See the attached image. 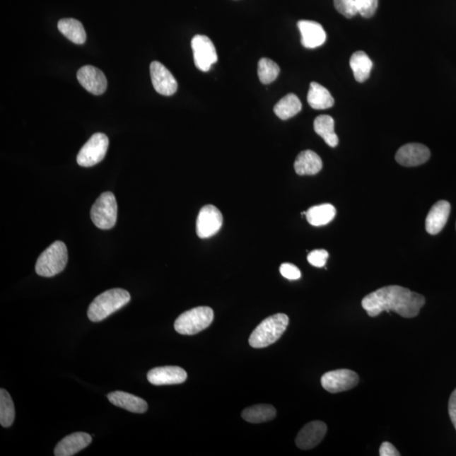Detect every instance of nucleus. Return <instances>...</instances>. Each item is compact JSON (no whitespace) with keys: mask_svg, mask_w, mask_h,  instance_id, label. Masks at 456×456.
I'll list each match as a JSON object with an SVG mask.
<instances>
[{"mask_svg":"<svg viewBox=\"0 0 456 456\" xmlns=\"http://www.w3.org/2000/svg\"><path fill=\"white\" fill-rule=\"evenodd\" d=\"M425 302L423 295L393 285L367 295L363 299L362 306L370 317H376L385 311H394L403 318L411 319L419 315Z\"/></svg>","mask_w":456,"mask_h":456,"instance_id":"1","label":"nucleus"},{"mask_svg":"<svg viewBox=\"0 0 456 456\" xmlns=\"http://www.w3.org/2000/svg\"><path fill=\"white\" fill-rule=\"evenodd\" d=\"M131 297L127 291L115 288L100 294L90 304L88 315L93 322H100L127 304Z\"/></svg>","mask_w":456,"mask_h":456,"instance_id":"2","label":"nucleus"},{"mask_svg":"<svg viewBox=\"0 0 456 456\" xmlns=\"http://www.w3.org/2000/svg\"><path fill=\"white\" fill-rule=\"evenodd\" d=\"M288 324V316L285 314L268 317L252 332L249 340L250 345L254 349H264L272 345L284 334Z\"/></svg>","mask_w":456,"mask_h":456,"instance_id":"3","label":"nucleus"},{"mask_svg":"<svg viewBox=\"0 0 456 456\" xmlns=\"http://www.w3.org/2000/svg\"><path fill=\"white\" fill-rule=\"evenodd\" d=\"M67 262L66 245L63 242L56 241L39 256L36 272L41 276L53 277L64 271Z\"/></svg>","mask_w":456,"mask_h":456,"instance_id":"4","label":"nucleus"},{"mask_svg":"<svg viewBox=\"0 0 456 456\" xmlns=\"http://www.w3.org/2000/svg\"><path fill=\"white\" fill-rule=\"evenodd\" d=\"M214 320V312L209 307H197L182 312L175 323V331L192 336L209 327Z\"/></svg>","mask_w":456,"mask_h":456,"instance_id":"5","label":"nucleus"},{"mask_svg":"<svg viewBox=\"0 0 456 456\" xmlns=\"http://www.w3.org/2000/svg\"><path fill=\"white\" fill-rule=\"evenodd\" d=\"M118 217V205L115 194L105 192L100 195L90 210V218L95 227L107 230L115 227Z\"/></svg>","mask_w":456,"mask_h":456,"instance_id":"6","label":"nucleus"},{"mask_svg":"<svg viewBox=\"0 0 456 456\" xmlns=\"http://www.w3.org/2000/svg\"><path fill=\"white\" fill-rule=\"evenodd\" d=\"M110 141L106 134H94L82 146L77 156V163L81 167H93L105 158Z\"/></svg>","mask_w":456,"mask_h":456,"instance_id":"7","label":"nucleus"},{"mask_svg":"<svg viewBox=\"0 0 456 456\" xmlns=\"http://www.w3.org/2000/svg\"><path fill=\"white\" fill-rule=\"evenodd\" d=\"M359 376L350 369H337L325 373L321 378V385L328 392L336 394L346 392L357 386Z\"/></svg>","mask_w":456,"mask_h":456,"instance_id":"8","label":"nucleus"},{"mask_svg":"<svg viewBox=\"0 0 456 456\" xmlns=\"http://www.w3.org/2000/svg\"><path fill=\"white\" fill-rule=\"evenodd\" d=\"M191 47L193 49L195 66L201 71H209L211 65L218 59L214 43L206 36L197 35L191 41Z\"/></svg>","mask_w":456,"mask_h":456,"instance_id":"9","label":"nucleus"},{"mask_svg":"<svg viewBox=\"0 0 456 456\" xmlns=\"http://www.w3.org/2000/svg\"><path fill=\"white\" fill-rule=\"evenodd\" d=\"M221 212L212 205L202 208L197 221V233L199 238H208L216 235L223 226Z\"/></svg>","mask_w":456,"mask_h":456,"instance_id":"10","label":"nucleus"},{"mask_svg":"<svg viewBox=\"0 0 456 456\" xmlns=\"http://www.w3.org/2000/svg\"><path fill=\"white\" fill-rule=\"evenodd\" d=\"M334 6L346 18H353L358 14L370 18L375 14L379 0H334Z\"/></svg>","mask_w":456,"mask_h":456,"instance_id":"11","label":"nucleus"},{"mask_svg":"<svg viewBox=\"0 0 456 456\" xmlns=\"http://www.w3.org/2000/svg\"><path fill=\"white\" fill-rule=\"evenodd\" d=\"M150 72L152 85L156 93L167 97L176 93L177 82L163 64L154 61L151 64Z\"/></svg>","mask_w":456,"mask_h":456,"instance_id":"12","label":"nucleus"},{"mask_svg":"<svg viewBox=\"0 0 456 456\" xmlns=\"http://www.w3.org/2000/svg\"><path fill=\"white\" fill-rule=\"evenodd\" d=\"M77 79L83 88L93 95L105 93L107 81L105 75L99 69L86 65L77 72Z\"/></svg>","mask_w":456,"mask_h":456,"instance_id":"13","label":"nucleus"},{"mask_svg":"<svg viewBox=\"0 0 456 456\" xmlns=\"http://www.w3.org/2000/svg\"><path fill=\"white\" fill-rule=\"evenodd\" d=\"M430 155L431 153L427 146L419 143H410L398 150L395 160L402 166L416 167L427 163Z\"/></svg>","mask_w":456,"mask_h":456,"instance_id":"14","label":"nucleus"},{"mask_svg":"<svg viewBox=\"0 0 456 456\" xmlns=\"http://www.w3.org/2000/svg\"><path fill=\"white\" fill-rule=\"evenodd\" d=\"M327 432V426L321 421H314L306 424L299 431L296 445L299 449L308 450L315 448L324 440Z\"/></svg>","mask_w":456,"mask_h":456,"instance_id":"15","label":"nucleus"},{"mask_svg":"<svg viewBox=\"0 0 456 456\" xmlns=\"http://www.w3.org/2000/svg\"><path fill=\"white\" fill-rule=\"evenodd\" d=\"M188 378L184 368L177 366L158 367L147 373V380L153 385H179Z\"/></svg>","mask_w":456,"mask_h":456,"instance_id":"16","label":"nucleus"},{"mask_svg":"<svg viewBox=\"0 0 456 456\" xmlns=\"http://www.w3.org/2000/svg\"><path fill=\"white\" fill-rule=\"evenodd\" d=\"M298 28L301 33L302 45L306 49H316L327 41V33L320 23L312 21H300Z\"/></svg>","mask_w":456,"mask_h":456,"instance_id":"17","label":"nucleus"},{"mask_svg":"<svg viewBox=\"0 0 456 456\" xmlns=\"http://www.w3.org/2000/svg\"><path fill=\"white\" fill-rule=\"evenodd\" d=\"M450 209V204L448 201H438L430 209L426 218V231L431 235H436L440 233L449 219Z\"/></svg>","mask_w":456,"mask_h":456,"instance_id":"18","label":"nucleus"},{"mask_svg":"<svg viewBox=\"0 0 456 456\" xmlns=\"http://www.w3.org/2000/svg\"><path fill=\"white\" fill-rule=\"evenodd\" d=\"M91 441L93 440L88 433H74L58 443L55 447L54 455L56 456H72L86 448Z\"/></svg>","mask_w":456,"mask_h":456,"instance_id":"19","label":"nucleus"},{"mask_svg":"<svg viewBox=\"0 0 456 456\" xmlns=\"http://www.w3.org/2000/svg\"><path fill=\"white\" fill-rule=\"evenodd\" d=\"M107 398L115 406L134 414H144L148 409V404L145 399L127 392H111L107 394Z\"/></svg>","mask_w":456,"mask_h":456,"instance_id":"20","label":"nucleus"},{"mask_svg":"<svg viewBox=\"0 0 456 456\" xmlns=\"http://www.w3.org/2000/svg\"><path fill=\"white\" fill-rule=\"evenodd\" d=\"M322 168L323 163L320 156L310 150L300 152L294 163L295 172L300 176L315 175Z\"/></svg>","mask_w":456,"mask_h":456,"instance_id":"21","label":"nucleus"},{"mask_svg":"<svg viewBox=\"0 0 456 456\" xmlns=\"http://www.w3.org/2000/svg\"><path fill=\"white\" fill-rule=\"evenodd\" d=\"M308 103L317 110H327L334 105V98L329 91L317 82H312L308 93Z\"/></svg>","mask_w":456,"mask_h":456,"instance_id":"22","label":"nucleus"},{"mask_svg":"<svg viewBox=\"0 0 456 456\" xmlns=\"http://www.w3.org/2000/svg\"><path fill=\"white\" fill-rule=\"evenodd\" d=\"M276 416V408L267 404L247 407L242 412V418L251 423H267L275 419Z\"/></svg>","mask_w":456,"mask_h":456,"instance_id":"23","label":"nucleus"},{"mask_svg":"<svg viewBox=\"0 0 456 456\" xmlns=\"http://www.w3.org/2000/svg\"><path fill=\"white\" fill-rule=\"evenodd\" d=\"M350 66L353 69L355 80L363 83L370 76L373 62L363 51H357L351 55Z\"/></svg>","mask_w":456,"mask_h":456,"instance_id":"24","label":"nucleus"},{"mask_svg":"<svg viewBox=\"0 0 456 456\" xmlns=\"http://www.w3.org/2000/svg\"><path fill=\"white\" fill-rule=\"evenodd\" d=\"M59 32L76 45H83L86 41V33L83 25L76 19H62L59 21Z\"/></svg>","mask_w":456,"mask_h":456,"instance_id":"25","label":"nucleus"},{"mask_svg":"<svg viewBox=\"0 0 456 456\" xmlns=\"http://www.w3.org/2000/svg\"><path fill=\"white\" fill-rule=\"evenodd\" d=\"M305 215L308 223L314 227H320L331 223L337 215V210L331 204H323L310 207Z\"/></svg>","mask_w":456,"mask_h":456,"instance_id":"26","label":"nucleus"},{"mask_svg":"<svg viewBox=\"0 0 456 456\" xmlns=\"http://www.w3.org/2000/svg\"><path fill=\"white\" fill-rule=\"evenodd\" d=\"M302 110L300 100L293 93L282 98L274 107V112L278 118L282 120L289 119L297 115Z\"/></svg>","mask_w":456,"mask_h":456,"instance_id":"27","label":"nucleus"},{"mask_svg":"<svg viewBox=\"0 0 456 456\" xmlns=\"http://www.w3.org/2000/svg\"><path fill=\"white\" fill-rule=\"evenodd\" d=\"M315 131L324 139L327 144L331 147H336L339 139L334 132V122L331 116L320 115L317 117L314 122Z\"/></svg>","mask_w":456,"mask_h":456,"instance_id":"28","label":"nucleus"},{"mask_svg":"<svg viewBox=\"0 0 456 456\" xmlns=\"http://www.w3.org/2000/svg\"><path fill=\"white\" fill-rule=\"evenodd\" d=\"M15 416V405L11 394L6 390H0V423L4 428L11 427Z\"/></svg>","mask_w":456,"mask_h":456,"instance_id":"29","label":"nucleus"},{"mask_svg":"<svg viewBox=\"0 0 456 456\" xmlns=\"http://www.w3.org/2000/svg\"><path fill=\"white\" fill-rule=\"evenodd\" d=\"M280 74V68L273 60L267 58L259 59L258 64V76L264 85H269L276 80Z\"/></svg>","mask_w":456,"mask_h":456,"instance_id":"30","label":"nucleus"},{"mask_svg":"<svg viewBox=\"0 0 456 456\" xmlns=\"http://www.w3.org/2000/svg\"><path fill=\"white\" fill-rule=\"evenodd\" d=\"M329 257V253L325 250H316L310 252L308 255V262L312 267L321 268L325 266Z\"/></svg>","mask_w":456,"mask_h":456,"instance_id":"31","label":"nucleus"},{"mask_svg":"<svg viewBox=\"0 0 456 456\" xmlns=\"http://www.w3.org/2000/svg\"><path fill=\"white\" fill-rule=\"evenodd\" d=\"M281 276L288 280H298L301 277V271L293 264L284 263L280 267Z\"/></svg>","mask_w":456,"mask_h":456,"instance_id":"32","label":"nucleus"},{"mask_svg":"<svg viewBox=\"0 0 456 456\" xmlns=\"http://www.w3.org/2000/svg\"><path fill=\"white\" fill-rule=\"evenodd\" d=\"M380 455L399 456L401 454L399 453V451L394 448V446L392 444H390L389 442H384L380 448Z\"/></svg>","mask_w":456,"mask_h":456,"instance_id":"33","label":"nucleus"},{"mask_svg":"<svg viewBox=\"0 0 456 456\" xmlns=\"http://www.w3.org/2000/svg\"><path fill=\"white\" fill-rule=\"evenodd\" d=\"M449 414L451 422H452L456 429V389L450 395L449 401Z\"/></svg>","mask_w":456,"mask_h":456,"instance_id":"34","label":"nucleus"}]
</instances>
